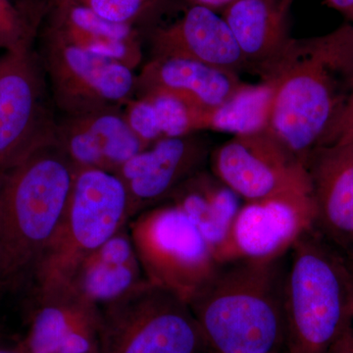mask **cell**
Returning <instances> with one entry per match:
<instances>
[{"instance_id":"18","label":"cell","mask_w":353,"mask_h":353,"mask_svg":"<svg viewBox=\"0 0 353 353\" xmlns=\"http://www.w3.org/2000/svg\"><path fill=\"white\" fill-rule=\"evenodd\" d=\"M245 83L239 74L201 62L153 58L141 66L134 95L170 94L194 108L208 110L229 99Z\"/></svg>"},{"instance_id":"30","label":"cell","mask_w":353,"mask_h":353,"mask_svg":"<svg viewBox=\"0 0 353 353\" xmlns=\"http://www.w3.org/2000/svg\"><path fill=\"white\" fill-rule=\"evenodd\" d=\"M0 353H24L19 341H11L0 336Z\"/></svg>"},{"instance_id":"3","label":"cell","mask_w":353,"mask_h":353,"mask_svg":"<svg viewBox=\"0 0 353 353\" xmlns=\"http://www.w3.org/2000/svg\"><path fill=\"white\" fill-rule=\"evenodd\" d=\"M77 169L55 137L0 172V243L8 285L29 282L66 217Z\"/></svg>"},{"instance_id":"6","label":"cell","mask_w":353,"mask_h":353,"mask_svg":"<svg viewBox=\"0 0 353 353\" xmlns=\"http://www.w3.org/2000/svg\"><path fill=\"white\" fill-rule=\"evenodd\" d=\"M130 220L131 199L117 174L77 170L63 225L32 279L63 278L76 262L101 248Z\"/></svg>"},{"instance_id":"22","label":"cell","mask_w":353,"mask_h":353,"mask_svg":"<svg viewBox=\"0 0 353 353\" xmlns=\"http://www.w3.org/2000/svg\"><path fill=\"white\" fill-rule=\"evenodd\" d=\"M204 112L166 94L137 97L124 106L128 124L148 145L202 132Z\"/></svg>"},{"instance_id":"8","label":"cell","mask_w":353,"mask_h":353,"mask_svg":"<svg viewBox=\"0 0 353 353\" xmlns=\"http://www.w3.org/2000/svg\"><path fill=\"white\" fill-rule=\"evenodd\" d=\"M51 99L61 115L124 108L136 94L134 70L41 32L38 51Z\"/></svg>"},{"instance_id":"34","label":"cell","mask_w":353,"mask_h":353,"mask_svg":"<svg viewBox=\"0 0 353 353\" xmlns=\"http://www.w3.org/2000/svg\"><path fill=\"white\" fill-rule=\"evenodd\" d=\"M288 6L292 7V3H294V0H283Z\"/></svg>"},{"instance_id":"19","label":"cell","mask_w":353,"mask_h":353,"mask_svg":"<svg viewBox=\"0 0 353 353\" xmlns=\"http://www.w3.org/2000/svg\"><path fill=\"white\" fill-rule=\"evenodd\" d=\"M126 228L76 262L61 278L83 299L99 307L112 303L145 280Z\"/></svg>"},{"instance_id":"29","label":"cell","mask_w":353,"mask_h":353,"mask_svg":"<svg viewBox=\"0 0 353 353\" xmlns=\"http://www.w3.org/2000/svg\"><path fill=\"white\" fill-rule=\"evenodd\" d=\"M190 6H199L211 9L215 12L220 13L223 9L226 8L230 4L236 0H185Z\"/></svg>"},{"instance_id":"33","label":"cell","mask_w":353,"mask_h":353,"mask_svg":"<svg viewBox=\"0 0 353 353\" xmlns=\"http://www.w3.org/2000/svg\"><path fill=\"white\" fill-rule=\"evenodd\" d=\"M343 254L347 257L348 264H350V269H352L353 274V250H350V252H343Z\"/></svg>"},{"instance_id":"10","label":"cell","mask_w":353,"mask_h":353,"mask_svg":"<svg viewBox=\"0 0 353 353\" xmlns=\"http://www.w3.org/2000/svg\"><path fill=\"white\" fill-rule=\"evenodd\" d=\"M211 173L245 202L312 196L305 164L268 130L232 137L211 150Z\"/></svg>"},{"instance_id":"17","label":"cell","mask_w":353,"mask_h":353,"mask_svg":"<svg viewBox=\"0 0 353 353\" xmlns=\"http://www.w3.org/2000/svg\"><path fill=\"white\" fill-rule=\"evenodd\" d=\"M44 31L77 48L110 58L132 70L143 61V41L134 26L104 19L88 7L48 0Z\"/></svg>"},{"instance_id":"27","label":"cell","mask_w":353,"mask_h":353,"mask_svg":"<svg viewBox=\"0 0 353 353\" xmlns=\"http://www.w3.org/2000/svg\"><path fill=\"white\" fill-rule=\"evenodd\" d=\"M327 353H353V326L332 345Z\"/></svg>"},{"instance_id":"28","label":"cell","mask_w":353,"mask_h":353,"mask_svg":"<svg viewBox=\"0 0 353 353\" xmlns=\"http://www.w3.org/2000/svg\"><path fill=\"white\" fill-rule=\"evenodd\" d=\"M327 6L341 13L348 23L353 24V0H325Z\"/></svg>"},{"instance_id":"1","label":"cell","mask_w":353,"mask_h":353,"mask_svg":"<svg viewBox=\"0 0 353 353\" xmlns=\"http://www.w3.org/2000/svg\"><path fill=\"white\" fill-rule=\"evenodd\" d=\"M260 80L274 88L268 131L305 164L311 153L331 143L352 92L353 24L292 38Z\"/></svg>"},{"instance_id":"35","label":"cell","mask_w":353,"mask_h":353,"mask_svg":"<svg viewBox=\"0 0 353 353\" xmlns=\"http://www.w3.org/2000/svg\"><path fill=\"white\" fill-rule=\"evenodd\" d=\"M271 353H280V352H271Z\"/></svg>"},{"instance_id":"9","label":"cell","mask_w":353,"mask_h":353,"mask_svg":"<svg viewBox=\"0 0 353 353\" xmlns=\"http://www.w3.org/2000/svg\"><path fill=\"white\" fill-rule=\"evenodd\" d=\"M57 116L34 48L0 57V172L8 170L54 137Z\"/></svg>"},{"instance_id":"25","label":"cell","mask_w":353,"mask_h":353,"mask_svg":"<svg viewBox=\"0 0 353 353\" xmlns=\"http://www.w3.org/2000/svg\"><path fill=\"white\" fill-rule=\"evenodd\" d=\"M88 7L104 19L134 26L157 12L163 0H64Z\"/></svg>"},{"instance_id":"12","label":"cell","mask_w":353,"mask_h":353,"mask_svg":"<svg viewBox=\"0 0 353 353\" xmlns=\"http://www.w3.org/2000/svg\"><path fill=\"white\" fill-rule=\"evenodd\" d=\"M34 283L24 353H99L101 307L88 303L62 279Z\"/></svg>"},{"instance_id":"4","label":"cell","mask_w":353,"mask_h":353,"mask_svg":"<svg viewBox=\"0 0 353 353\" xmlns=\"http://www.w3.org/2000/svg\"><path fill=\"white\" fill-rule=\"evenodd\" d=\"M285 284L289 353H327L353 326V274L347 257L314 226L290 250Z\"/></svg>"},{"instance_id":"23","label":"cell","mask_w":353,"mask_h":353,"mask_svg":"<svg viewBox=\"0 0 353 353\" xmlns=\"http://www.w3.org/2000/svg\"><path fill=\"white\" fill-rule=\"evenodd\" d=\"M274 88L268 81L245 83L229 99L204 112L202 132L233 137L266 131L273 106Z\"/></svg>"},{"instance_id":"26","label":"cell","mask_w":353,"mask_h":353,"mask_svg":"<svg viewBox=\"0 0 353 353\" xmlns=\"http://www.w3.org/2000/svg\"><path fill=\"white\" fill-rule=\"evenodd\" d=\"M336 141L353 143V87L330 143Z\"/></svg>"},{"instance_id":"31","label":"cell","mask_w":353,"mask_h":353,"mask_svg":"<svg viewBox=\"0 0 353 353\" xmlns=\"http://www.w3.org/2000/svg\"><path fill=\"white\" fill-rule=\"evenodd\" d=\"M14 1L37 12L44 13L46 10V0H14Z\"/></svg>"},{"instance_id":"24","label":"cell","mask_w":353,"mask_h":353,"mask_svg":"<svg viewBox=\"0 0 353 353\" xmlns=\"http://www.w3.org/2000/svg\"><path fill=\"white\" fill-rule=\"evenodd\" d=\"M44 14L14 0H0V50L6 52L32 48Z\"/></svg>"},{"instance_id":"32","label":"cell","mask_w":353,"mask_h":353,"mask_svg":"<svg viewBox=\"0 0 353 353\" xmlns=\"http://www.w3.org/2000/svg\"><path fill=\"white\" fill-rule=\"evenodd\" d=\"M8 285V279L4 264L3 253H2L1 243H0V287H6Z\"/></svg>"},{"instance_id":"11","label":"cell","mask_w":353,"mask_h":353,"mask_svg":"<svg viewBox=\"0 0 353 353\" xmlns=\"http://www.w3.org/2000/svg\"><path fill=\"white\" fill-rule=\"evenodd\" d=\"M312 196H284L248 201L241 206L224 243L215 252L218 264L234 260L285 257L314 226Z\"/></svg>"},{"instance_id":"20","label":"cell","mask_w":353,"mask_h":353,"mask_svg":"<svg viewBox=\"0 0 353 353\" xmlns=\"http://www.w3.org/2000/svg\"><path fill=\"white\" fill-rule=\"evenodd\" d=\"M290 11L283 0H236L221 11L252 73L261 76L287 48Z\"/></svg>"},{"instance_id":"7","label":"cell","mask_w":353,"mask_h":353,"mask_svg":"<svg viewBox=\"0 0 353 353\" xmlns=\"http://www.w3.org/2000/svg\"><path fill=\"white\" fill-rule=\"evenodd\" d=\"M130 234L146 280L188 303L218 267L212 248L196 225L170 202L137 215Z\"/></svg>"},{"instance_id":"13","label":"cell","mask_w":353,"mask_h":353,"mask_svg":"<svg viewBox=\"0 0 353 353\" xmlns=\"http://www.w3.org/2000/svg\"><path fill=\"white\" fill-rule=\"evenodd\" d=\"M199 134L160 139L116 172L126 185L132 216L169 201L176 190L204 170L211 153Z\"/></svg>"},{"instance_id":"5","label":"cell","mask_w":353,"mask_h":353,"mask_svg":"<svg viewBox=\"0 0 353 353\" xmlns=\"http://www.w3.org/2000/svg\"><path fill=\"white\" fill-rule=\"evenodd\" d=\"M99 353H202L208 345L189 303L143 280L101 306Z\"/></svg>"},{"instance_id":"14","label":"cell","mask_w":353,"mask_h":353,"mask_svg":"<svg viewBox=\"0 0 353 353\" xmlns=\"http://www.w3.org/2000/svg\"><path fill=\"white\" fill-rule=\"evenodd\" d=\"M153 58H181L239 74L250 72L231 30L220 13L188 6L173 21L153 25L143 39Z\"/></svg>"},{"instance_id":"15","label":"cell","mask_w":353,"mask_h":353,"mask_svg":"<svg viewBox=\"0 0 353 353\" xmlns=\"http://www.w3.org/2000/svg\"><path fill=\"white\" fill-rule=\"evenodd\" d=\"M54 137L77 170L90 168L116 173L150 146L132 131L122 108L60 115Z\"/></svg>"},{"instance_id":"21","label":"cell","mask_w":353,"mask_h":353,"mask_svg":"<svg viewBox=\"0 0 353 353\" xmlns=\"http://www.w3.org/2000/svg\"><path fill=\"white\" fill-rule=\"evenodd\" d=\"M240 199L217 176L203 170L183 183L169 201L196 225L215 255L240 210Z\"/></svg>"},{"instance_id":"16","label":"cell","mask_w":353,"mask_h":353,"mask_svg":"<svg viewBox=\"0 0 353 353\" xmlns=\"http://www.w3.org/2000/svg\"><path fill=\"white\" fill-rule=\"evenodd\" d=\"M314 227L341 252L353 250V143H330L311 153Z\"/></svg>"},{"instance_id":"2","label":"cell","mask_w":353,"mask_h":353,"mask_svg":"<svg viewBox=\"0 0 353 353\" xmlns=\"http://www.w3.org/2000/svg\"><path fill=\"white\" fill-rule=\"evenodd\" d=\"M285 257L218 264L189 301L214 353H271L285 341Z\"/></svg>"}]
</instances>
